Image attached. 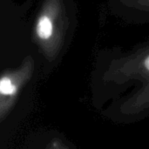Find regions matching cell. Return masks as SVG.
I'll return each mask as SVG.
<instances>
[{
    "label": "cell",
    "instance_id": "obj_3",
    "mask_svg": "<svg viewBox=\"0 0 149 149\" xmlns=\"http://www.w3.org/2000/svg\"><path fill=\"white\" fill-rule=\"evenodd\" d=\"M35 68V61L31 56H27L14 69L2 72L0 78V121L7 118L13 108L22 88L30 81Z\"/></svg>",
    "mask_w": 149,
    "mask_h": 149
},
{
    "label": "cell",
    "instance_id": "obj_2",
    "mask_svg": "<svg viewBox=\"0 0 149 149\" xmlns=\"http://www.w3.org/2000/svg\"><path fill=\"white\" fill-rule=\"evenodd\" d=\"M104 79L117 85L129 81L149 82V44L134 52L114 59L104 73Z\"/></svg>",
    "mask_w": 149,
    "mask_h": 149
},
{
    "label": "cell",
    "instance_id": "obj_4",
    "mask_svg": "<svg viewBox=\"0 0 149 149\" xmlns=\"http://www.w3.org/2000/svg\"><path fill=\"white\" fill-rule=\"evenodd\" d=\"M149 109V82L125 100L120 106V112L125 115L140 114Z\"/></svg>",
    "mask_w": 149,
    "mask_h": 149
},
{
    "label": "cell",
    "instance_id": "obj_1",
    "mask_svg": "<svg viewBox=\"0 0 149 149\" xmlns=\"http://www.w3.org/2000/svg\"><path fill=\"white\" fill-rule=\"evenodd\" d=\"M68 28L63 0H44L34 24V38L43 55L52 61L62 50Z\"/></svg>",
    "mask_w": 149,
    "mask_h": 149
},
{
    "label": "cell",
    "instance_id": "obj_5",
    "mask_svg": "<svg viewBox=\"0 0 149 149\" xmlns=\"http://www.w3.org/2000/svg\"><path fill=\"white\" fill-rule=\"evenodd\" d=\"M125 6L149 12V0H118Z\"/></svg>",
    "mask_w": 149,
    "mask_h": 149
}]
</instances>
